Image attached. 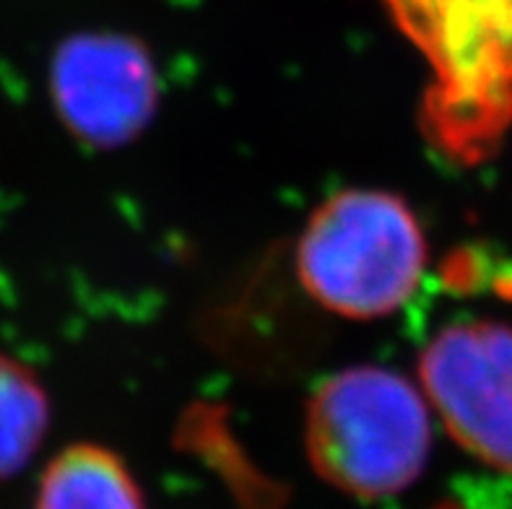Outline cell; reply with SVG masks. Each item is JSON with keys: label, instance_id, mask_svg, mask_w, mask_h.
<instances>
[{"label": "cell", "instance_id": "5", "mask_svg": "<svg viewBox=\"0 0 512 509\" xmlns=\"http://www.w3.org/2000/svg\"><path fill=\"white\" fill-rule=\"evenodd\" d=\"M52 102L63 125L89 146L133 141L156 107V76L138 42L120 34H78L58 47Z\"/></svg>", "mask_w": 512, "mask_h": 509}, {"label": "cell", "instance_id": "7", "mask_svg": "<svg viewBox=\"0 0 512 509\" xmlns=\"http://www.w3.org/2000/svg\"><path fill=\"white\" fill-rule=\"evenodd\" d=\"M50 426V403L37 374L0 354V481L32 463Z\"/></svg>", "mask_w": 512, "mask_h": 509}, {"label": "cell", "instance_id": "3", "mask_svg": "<svg viewBox=\"0 0 512 509\" xmlns=\"http://www.w3.org/2000/svg\"><path fill=\"white\" fill-rule=\"evenodd\" d=\"M427 242L411 208L385 190H344L307 221L297 276L320 307L351 320H377L414 297Z\"/></svg>", "mask_w": 512, "mask_h": 509}, {"label": "cell", "instance_id": "1", "mask_svg": "<svg viewBox=\"0 0 512 509\" xmlns=\"http://www.w3.org/2000/svg\"><path fill=\"white\" fill-rule=\"evenodd\" d=\"M422 55V128L450 162L476 167L512 130V0H380Z\"/></svg>", "mask_w": 512, "mask_h": 509}, {"label": "cell", "instance_id": "2", "mask_svg": "<svg viewBox=\"0 0 512 509\" xmlns=\"http://www.w3.org/2000/svg\"><path fill=\"white\" fill-rule=\"evenodd\" d=\"M305 445L325 484L357 499L409 489L427 468L432 419L422 387L380 367L338 372L307 406Z\"/></svg>", "mask_w": 512, "mask_h": 509}, {"label": "cell", "instance_id": "6", "mask_svg": "<svg viewBox=\"0 0 512 509\" xmlns=\"http://www.w3.org/2000/svg\"><path fill=\"white\" fill-rule=\"evenodd\" d=\"M32 509H146L125 460L107 447L71 445L39 476Z\"/></svg>", "mask_w": 512, "mask_h": 509}, {"label": "cell", "instance_id": "4", "mask_svg": "<svg viewBox=\"0 0 512 509\" xmlns=\"http://www.w3.org/2000/svg\"><path fill=\"white\" fill-rule=\"evenodd\" d=\"M419 387L471 458L512 473V328L471 320L440 330L419 356Z\"/></svg>", "mask_w": 512, "mask_h": 509}]
</instances>
